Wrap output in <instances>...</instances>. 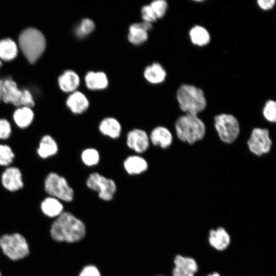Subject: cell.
I'll return each mask as SVG.
<instances>
[{
    "mask_svg": "<svg viewBox=\"0 0 276 276\" xmlns=\"http://www.w3.org/2000/svg\"><path fill=\"white\" fill-rule=\"evenodd\" d=\"M51 236L58 242L74 243L82 240L86 235L84 223L69 212H63L52 223Z\"/></svg>",
    "mask_w": 276,
    "mask_h": 276,
    "instance_id": "6da1fadb",
    "label": "cell"
},
{
    "mask_svg": "<svg viewBox=\"0 0 276 276\" xmlns=\"http://www.w3.org/2000/svg\"><path fill=\"white\" fill-rule=\"evenodd\" d=\"M176 97L180 109L185 113L198 115L207 106L203 90L193 84H181L176 91Z\"/></svg>",
    "mask_w": 276,
    "mask_h": 276,
    "instance_id": "7a4b0ae2",
    "label": "cell"
},
{
    "mask_svg": "<svg viewBox=\"0 0 276 276\" xmlns=\"http://www.w3.org/2000/svg\"><path fill=\"white\" fill-rule=\"evenodd\" d=\"M174 126L177 138L190 145L202 140L205 135V125L198 115H181L177 119Z\"/></svg>",
    "mask_w": 276,
    "mask_h": 276,
    "instance_id": "3957f363",
    "label": "cell"
},
{
    "mask_svg": "<svg viewBox=\"0 0 276 276\" xmlns=\"http://www.w3.org/2000/svg\"><path fill=\"white\" fill-rule=\"evenodd\" d=\"M18 42L21 51L30 63H35L40 58L46 47L43 34L33 28H27L20 33Z\"/></svg>",
    "mask_w": 276,
    "mask_h": 276,
    "instance_id": "277c9868",
    "label": "cell"
},
{
    "mask_svg": "<svg viewBox=\"0 0 276 276\" xmlns=\"http://www.w3.org/2000/svg\"><path fill=\"white\" fill-rule=\"evenodd\" d=\"M45 192L60 201L71 202L74 198V191L66 179L55 172H50L44 181Z\"/></svg>",
    "mask_w": 276,
    "mask_h": 276,
    "instance_id": "5b68a950",
    "label": "cell"
},
{
    "mask_svg": "<svg viewBox=\"0 0 276 276\" xmlns=\"http://www.w3.org/2000/svg\"><path fill=\"white\" fill-rule=\"evenodd\" d=\"M214 125L219 139L224 143H234L240 134L239 122L232 114L222 113L215 116Z\"/></svg>",
    "mask_w": 276,
    "mask_h": 276,
    "instance_id": "8992f818",
    "label": "cell"
},
{
    "mask_svg": "<svg viewBox=\"0 0 276 276\" xmlns=\"http://www.w3.org/2000/svg\"><path fill=\"white\" fill-rule=\"evenodd\" d=\"M0 247L3 253L13 261L24 259L29 254L27 240L19 233L2 236L0 237Z\"/></svg>",
    "mask_w": 276,
    "mask_h": 276,
    "instance_id": "52a82bcc",
    "label": "cell"
},
{
    "mask_svg": "<svg viewBox=\"0 0 276 276\" xmlns=\"http://www.w3.org/2000/svg\"><path fill=\"white\" fill-rule=\"evenodd\" d=\"M86 185L89 189L98 192L99 198L104 201L112 200L117 190V185L112 179L96 172L88 175Z\"/></svg>",
    "mask_w": 276,
    "mask_h": 276,
    "instance_id": "ba28073f",
    "label": "cell"
},
{
    "mask_svg": "<svg viewBox=\"0 0 276 276\" xmlns=\"http://www.w3.org/2000/svg\"><path fill=\"white\" fill-rule=\"evenodd\" d=\"M272 144L268 129L260 127H255L252 130L247 142L249 151L258 156L269 152Z\"/></svg>",
    "mask_w": 276,
    "mask_h": 276,
    "instance_id": "9c48e42d",
    "label": "cell"
},
{
    "mask_svg": "<svg viewBox=\"0 0 276 276\" xmlns=\"http://www.w3.org/2000/svg\"><path fill=\"white\" fill-rule=\"evenodd\" d=\"M126 142L129 149L138 154L145 152L150 144L148 133L140 128L129 130L126 134Z\"/></svg>",
    "mask_w": 276,
    "mask_h": 276,
    "instance_id": "30bf717a",
    "label": "cell"
},
{
    "mask_svg": "<svg viewBox=\"0 0 276 276\" xmlns=\"http://www.w3.org/2000/svg\"><path fill=\"white\" fill-rule=\"evenodd\" d=\"M20 169L14 166H9L4 170L1 175L3 187L10 192H16L24 187V183Z\"/></svg>",
    "mask_w": 276,
    "mask_h": 276,
    "instance_id": "8fae6325",
    "label": "cell"
},
{
    "mask_svg": "<svg viewBox=\"0 0 276 276\" xmlns=\"http://www.w3.org/2000/svg\"><path fill=\"white\" fill-rule=\"evenodd\" d=\"M174 263L173 276H194L198 269L196 261L191 257L178 255L175 257Z\"/></svg>",
    "mask_w": 276,
    "mask_h": 276,
    "instance_id": "7c38bea8",
    "label": "cell"
},
{
    "mask_svg": "<svg viewBox=\"0 0 276 276\" xmlns=\"http://www.w3.org/2000/svg\"><path fill=\"white\" fill-rule=\"evenodd\" d=\"M23 90L19 89L16 82L11 79L3 81L2 100L5 103H11L21 107Z\"/></svg>",
    "mask_w": 276,
    "mask_h": 276,
    "instance_id": "4fadbf2b",
    "label": "cell"
},
{
    "mask_svg": "<svg viewBox=\"0 0 276 276\" xmlns=\"http://www.w3.org/2000/svg\"><path fill=\"white\" fill-rule=\"evenodd\" d=\"M152 24L143 21L133 24L129 28L128 39L134 45H141L148 39V32L152 28Z\"/></svg>",
    "mask_w": 276,
    "mask_h": 276,
    "instance_id": "5bb4252c",
    "label": "cell"
},
{
    "mask_svg": "<svg viewBox=\"0 0 276 276\" xmlns=\"http://www.w3.org/2000/svg\"><path fill=\"white\" fill-rule=\"evenodd\" d=\"M149 136L150 143L162 149H165L169 148L173 143V135L165 126H158L154 127Z\"/></svg>",
    "mask_w": 276,
    "mask_h": 276,
    "instance_id": "9a60e30c",
    "label": "cell"
},
{
    "mask_svg": "<svg viewBox=\"0 0 276 276\" xmlns=\"http://www.w3.org/2000/svg\"><path fill=\"white\" fill-rule=\"evenodd\" d=\"M123 167L129 175H136L148 170V163L145 158L140 155H131L125 159Z\"/></svg>",
    "mask_w": 276,
    "mask_h": 276,
    "instance_id": "2e32d148",
    "label": "cell"
},
{
    "mask_svg": "<svg viewBox=\"0 0 276 276\" xmlns=\"http://www.w3.org/2000/svg\"><path fill=\"white\" fill-rule=\"evenodd\" d=\"M98 129L104 136L112 139H117L121 135L122 127L120 122L113 117H108L100 122Z\"/></svg>",
    "mask_w": 276,
    "mask_h": 276,
    "instance_id": "e0dca14e",
    "label": "cell"
},
{
    "mask_svg": "<svg viewBox=\"0 0 276 276\" xmlns=\"http://www.w3.org/2000/svg\"><path fill=\"white\" fill-rule=\"evenodd\" d=\"M66 104L74 114H81L89 107V102L84 94L79 91H75L67 98Z\"/></svg>",
    "mask_w": 276,
    "mask_h": 276,
    "instance_id": "ac0fdd59",
    "label": "cell"
},
{
    "mask_svg": "<svg viewBox=\"0 0 276 276\" xmlns=\"http://www.w3.org/2000/svg\"><path fill=\"white\" fill-rule=\"evenodd\" d=\"M209 242L215 249L223 250L227 248L231 242V238L227 231L222 227L211 229L209 233Z\"/></svg>",
    "mask_w": 276,
    "mask_h": 276,
    "instance_id": "d6986e66",
    "label": "cell"
},
{
    "mask_svg": "<svg viewBox=\"0 0 276 276\" xmlns=\"http://www.w3.org/2000/svg\"><path fill=\"white\" fill-rule=\"evenodd\" d=\"M58 152L57 143L52 136L46 134L41 137L37 149V154L40 158H49L55 155Z\"/></svg>",
    "mask_w": 276,
    "mask_h": 276,
    "instance_id": "ffe728a7",
    "label": "cell"
},
{
    "mask_svg": "<svg viewBox=\"0 0 276 276\" xmlns=\"http://www.w3.org/2000/svg\"><path fill=\"white\" fill-rule=\"evenodd\" d=\"M146 80L151 84L162 83L166 80L167 73L163 66L158 62L147 66L144 72Z\"/></svg>",
    "mask_w": 276,
    "mask_h": 276,
    "instance_id": "44dd1931",
    "label": "cell"
},
{
    "mask_svg": "<svg viewBox=\"0 0 276 276\" xmlns=\"http://www.w3.org/2000/svg\"><path fill=\"white\" fill-rule=\"evenodd\" d=\"M84 80L86 87L90 90L104 89L108 85V78L102 72H88Z\"/></svg>",
    "mask_w": 276,
    "mask_h": 276,
    "instance_id": "7402d4cb",
    "label": "cell"
},
{
    "mask_svg": "<svg viewBox=\"0 0 276 276\" xmlns=\"http://www.w3.org/2000/svg\"><path fill=\"white\" fill-rule=\"evenodd\" d=\"M58 84L62 91L73 93L80 84V78L73 71L66 70L59 77Z\"/></svg>",
    "mask_w": 276,
    "mask_h": 276,
    "instance_id": "603a6c76",
    "label": "cell"
},
{
    "mask_svg": "<svg viewBox=\"0 0 276 276\" xmlns=\"http://www.w3.org/2000/svg\"><path fill=\"white\" fill-rule=\"evenodd\" d=\"M191 42L194 45L202 47L207 45L211 41V35L209 31L200 25H195L189 32Z\"/></svg>",
    "mask_w": 276,
    "mask_h": 276,
    "instance_id": "cb8c5ba5",
    "label": "cell"
},
{
    "mask_svg": "<svg viewBox=\"0 0 276 276\" xmlns=\"http://www.w3.org/2000/svg\"><path fill=\"white\" fill-rule=\"evenodd\" d=\"M40 208L45 215L52 218H56L63 212V206L61 201L50 196L42 201Z\"/></svg>",
    "mask_w": 276,
    "mask_h": 276,
    "instance_id": "d4e9b609",
    "label": "cell"
},
{
    "mask_svg": "<svg viewBox=\"0 0 276 276\" xmlns=\"http://www.w3.org/2000/svg\"><path fill=\"white\" fill-rule=\"evenodd\" d=\"M34 114L31 108L18 107L13 114V119L16 126L21 129L28 127L32 123Z\"/></svg>",
    "mask_w": 276,
    "mask_h": 276,
    "instance_id": "484cf974",
    "label": "cell"
},
{
    "mask_svg": "<svg viewBox=\"0 0 276 276\" xmlns=\"http://www.w3.org/2000/svg\"><path fill=\"white\" fill-rule=\"evenodd\" d=\"M18 48L16 43L10 38L0 40V58L4 61H11L17 55Z\"/></svg>",
    "mask_w": 276,
    "mask_h": 276,
    "instance_id": "4316f807",
    "label": "cell"
},
{
    "mask_svg": "<svg viewBox=\"0 0 276 276\" xmlns=\"http://www.w3.org/2000/svg\"><path fill=\"white\" fill-rule=\"evenodd\" d=\"M81 159L85 165L92 167L98 164L100 156L99 151L96 149L87 148L81 152Z\"/></svg>",
    "mask_w": 276,
    "mask_h": 276,
    "instance_id": "83f0119b",
    "label": "cell"
},
{
    "mask_svg": "<svg viewBox=\"0 0 276 276\" xmlns=\"http://www.w3.org/2000/svg\"><path fill=\"white\" fill-rule=\"evenodd\" d=\"M15 154L10 146L0 144V166L9 167L12 163Z\"/></svg>",
    "mask_w": 276,
    "mask_h": 276,
    "instance_id": "f1b7e54d",
    "label": "cell"
},
{
    "mask_svg": "<svg viewBox=\"0 0 276 276\" xmlns=\"http://www.w3.org/2000/svg\"><path fill=\"white\" fill-rule=\"evenodd\" d=\"M262 114L265 119L270 123L276 122V102L270 99L267 100L263 108Z\"/></svg>",
    "mask_w": 276,
    "mask_h": 276,
    "instance_id": "f546056e",
    "label": "cell"
},
{
    "mask_svg": "<svg viewBox=\"0 0 276 276\" xmlns=\"http://www.w3.org/2000/svg\"><path fill=\"white\" fill-rule=\"evenodd\" d=\"M94 21L89 18L82 20L76 29V34L79 37H85L91 33L95 29Z\"/></svg>",
    "mask_w": 276,
    "mask_h": 276,
    "instance_id": "4dcf8cb0",
    "label": "cell"
},
{
    "mask_svg": "<svg viewBox=\"0 0 276 276\" xmlns=\"http://www.w3.org/2000/svg\"><path fill=\"white\" fill-rule=\"evenodd\" d=\"M150 6L157 19L161 18L165 15L168 7V3L165 0L154 1Z\"/></svg>",
    "mask_w": 276,
    "mask_h": 276,
    "instance_id": "1f68e13d",
    "label": "cell"
},
{
    "mask_svg": "<svg viewBox=\"0 0 276 276\" xmlns=\"http://www.w3.org/2000/svg\"><path fill=\"white\" fill-rule=\"evenodd\" d=\"M12 131L10 123L6 119H0V140H7L10 137Z\"/></svg>",
    "mask_w": 276,
    "mask_h": 276,
    "instance_id": "d6a6232c",
    "label": "cell"
},
{
    "mask_svg": "<svg viewBox=\"0 0 276 276\" xmlns=\"http://www.w3.org/2000/svg\"><path fill=\"white\" fill-rule=\"evenodd\" d=\"M141 16L143 21L153 23L157 19L150 5L143 6L141 9Z\"/></svg>",
    "mask_w": 276,
    "mask_h": 276,
    "instance_id": "836d02e7",
    "label": "cell"
},
{
    "mask_svg": "<svg viewBox=\"0 0 276 276\" xmlns=\"http://www.w3.org/2000/svg\"><path fill=\"white\" fill-rule=\"evenodd\" d=\"M79 276H101L98 269L94 265L85 266L80 272Z\"/></svg>",
    "mask_w": 276,
    "mask_h": 276,
    "instance_id": "e575fe53",
    "label": "cell"
},
{
    "mask_svg": "<svg viewBox=\"0 0 276 276\" xmlns=\"http://www.w3.org/2000/svg\"><path fill=\"white\" fill-rule=\"evenodd\" d=\"M275 0H258L257 1L258 7L264 11L271 10L275 5Z\"/></svg>",
    "mask_w": 276,
    "mask_h": 276,
    "instance_id": "d590c367",
    "label": "cell"
},
{
    "mask_svg": "<svg viewBox=\"0 0 276 276\" xmlns=\"http://www.w3.org/2000/svg\"><path fill=\"white\" fill-rule=\"evenodd\" d=\"M3 81L0 79V102L2 100Z\"/></svg>",
    "mask_w": 276,
    "mask_h": 276,
    "instance_id": "8d00e7d4",
    "label": "cell"
},
{
    "mask_svg": "<svg viewBox=\"0 0 276 276\" xmlns=\"http://www.w3.org/2000/svg\"><path fill=\"white\" fill-rule=\"evenodd\" d=\"M207 276H220V275L218 273L214 272H213L212 273H211V274L208 275Z\"/></svg>",
    "mask_w": 276,
    "mask_h": 276,
    "instance_id": "74e56055",
    "label": "cell"
},
{
    "mask_svg": "<svg viewBox=\"0 0 276 276\" xmlns=\"http://www.w3.org/2000/svg\"><path fill=\"white\" fill-rule=\"evenodd\" d=\"M2 63L1 61L0 60V68L2 66Z\"/></svg>",
    "mask_w": 276,
    "mask_h": 276,
    "instance_id": "f35d334b",
    "label": "cell"
},
{
    "mask_svg": "<svg viewBox=\"0 0 276 276\" xmlns=\"http://www.w3.org/2000/svg\"><path fill=\"white\" fill-rule=\"evenodd\" d=\"M0 276H2L1 272H0Z\"/></svg>",
    "mask_w": 276,
    "mask_h": 276,
    "instance_id": "ab89813d",
    "label": "cell"
},
{
    "mask_svg": "<svg viewBox=\"0 0 276 276\" xmlns=\"http://www.w3.org/2000/svg\"><path fill=\"white\" fill-rule=\"evenodd\" d=\"M157 276H163V275H157Z\"/></svg>",
    "mask_w": 276,
    "mask_h": 276,
    "instance_id": "60d3db41",
    "label": "cell"
}]
</instances>
